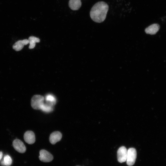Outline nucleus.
Wrapping results in <instances>:
<instances>
[{
	"instance_id": "obj_2",
	"label": "nucleus",
	"mask_w": 166,
	"mask_h": 166,
	"mask_svg": "<svg viewBox=\"0 0 166 166\" xmlns=\"http://www.w3.org/2000/svg\"><path fill=\"white\" fill-rule=\"evenodd\" d=\"M44 97L41 95H36L34 96L31 99V104L32 108L36 110L40 109L43 104Z\"/></svg>"
},
{
	"instance_id": "obj_5",
	"label": "nucleus",
	"mask_w": 166,
	"mask_h": 166,
	"mask_svg": "<svg viewBox=\"0 0 166 166\" xmlns=\"http://www.w3.org/2000/svg\"><path fill=\"white\" fill-rule=\"evenodd\" d=\"M39 160L42 162H49L52 161L53 159V156L49 152L44 149H42L40 151Z\"/></svg>"
},
{
	"instance_id": "obj_7",
	"label": "nucleus",
	"mask_w": 166,
	"mask_h": 166,
	"mask_svg": "<svg viewBox=\"0 0 166 166\" xmlns=\"http://www.w3.org/2000/svg\"><path fill=\"white\" fill-rule=\"evenodd\" d=\"M25 141L29 144H32L35 141V135L34 132L31 131L26 132L24 135Z\"/></svg>"
},
{
	"instance_id": "obj_6",
	"label": "nucleus",
	"mask_w": 166,
	"mask_h": 166,
	"mask_svg": "<svg viewBox=\"0 0 166 166\" xmlns=\"http://www.w3.org/2000/svg\"><path fill=\"white\" fill-rule=\"evenodd\" d=\"M13 146L14 149L19 153H24L26 151L25 146L23 142L19 139L14 140L13 142Z\"/></svg>"
},
{
	"instance_id": "obj_11",
	"label": "nucleus",
	"mask_w": 166,
	"mask_h": 166,
	"mask_svg": "<svg viewBox=\"0 0 166 166\" xmlns=\"http://www.w3.org/2000/svg\"><path fill=\"white\" fill-rule=\"evenodd\" d=\"M69 6L73 10H77L81 7V0H69Z\"/></svg>"
},
{
	"instance_id": "obj_9",
	"label": "nucleus",
	"mask_w": 166,
	"mask_h": 166,
	"mask_svg": "<svg viewBox=\"0 0 166 166\" xmlns=\"http://www.w3.org/2000/svg\"><path fill=\"white\" fill-rule=\"evenodd\" d=\"M29 43L28 39H25L20 40L16 42L13 46V49L16 51L21 50L25 45Z\"/></svg>"
},
{
	"instance_id": "obj_10",
	"label": "nucleus",
	"mask_w": 166,
	"mask_h": 166,
	"mask_svg": "<svg viewBox=\"0 0 166 166\" xmlns=\"http://www.w3.org/2000/svg\"><path fill=\"white\" fill-rule=\"evenodd\" d=\"M160 28V26L157 24H152L145 30V33L150 34H155L159 30Z\"/></svg>"
},
{
	"instance_id": "obj_4",
	"label": "nucleus",
	"mask_w": 166,
	"mask_h": 166,
	"mask_svg": "<svg viewBox=\"0 0 166 166\" xmlns=\"http://www.w3.org/2000/svg\"><path fill=\"white\" fill-rule=\"evenodd\" d=\"M128 150L124 146H121L119 148L117 151L118 161L120 163L124 162L126 161Z\"/></svg>"
},
{
	"instance_id": "obj_1",
	"label": "nucleus",
	"mask_w": 166,
	"mask_h": 166,
	"mask_svg": "<svg viewBox=\"0 0 166 166\" xmlns=\"http://www.w3.org/2000/svg\"><path fill=\"white\" fill-rule=\"evenodd\" d=\"M109 6L103 2H100L96 3L93 6L90 12V16L94 22L100 23L105 19Z\"/></svg>"
},
{
	"instance_id": "obj_17",
	"label": "nucleus",
	"mask_w": 166,
	"mask_h": 166,
	"mask_svg": "<svg viewBox=\"0 0 166 166\" xmlns=\"http://www.w3.org/2000/svg\"></svg>"
},
{
	"instance_id": "obj_12",
	"label": "nucleus",
	"mask_w": 166,
	"mask_h": 166,
	"mask_svg": "<svg viewBox=\"0 0 166 166\" xmlns=\"http://www.w3.org/2000/svg\"><path fill=\"white\" fill-rule=\"evenodd\" d=\"M28 40L30 44L29 46L30 49H33L35 46L36 43L39 42L40 41L39 38L34 36L30 37Z\"/></svg>"
},
{
	"instance_id": "obj_13",
	"label": "nucleus",
	"mask_w": 166,
	"mask_h": 166,
	"mask_svg": "<svg viewBox=\"0 0 166 166\" xmlns=\"http://www.w3.org/2000/svg\"><path fill=\"white\" fill-rule=\"evenodd\" d=\"M12 163V160L11 157L8 155H5L3 159L1 162V164L2 166H10Z\"/></svg>"
},
{
	"instance_id": "obj_3",
	"label": "nucleus",
	"mask_w": 166,
	"mask_h": 166,
	"mask_svg": "<svg viewBox=\"0 0 166 166\" xmlns=\"http://www.w3.org/2000/svg\"><path fill=\"white\" fill-rule=\"evenodd\" d=\"M136 151L135 148H131L128 150L126 162L128 166H132L134 165L136 161Z\"/></svg>"
},
{
	"instance_id": "obj_14",
	"label": "nucleus",
	"mask_w": 166,
	"mask_h": 166,
	"mask_svg": "<svg viewBox=\"0 0 166 166\" xmlns=\"http://www.w3.org/2000/svg\"><path fill=\"white\" fill-rule=\"evenodd\" d=\"M53 105L47 103L42 104L41 107L40 109L46 113H49L53 110Z\"/></svg>"
},
{
	"instance_id": "obj_8",
	"label": "nucleus",
	"mask_w": 166,
	"mask_h": 166,
	"mask_svg": "<svg viewBox=\"0 0 166 166\" xmlns=\"http://www.w3.org/2000/svg\"><path fill=\"white\" fill-rule=\"evenodd\" d=\"M61 133L59 131H54L50 135L49 140L50 143L54 144L57 142L60 141L61 139Z\"/></svg>"
},
{
	"instance_id": "obj_15",
	"label": "nucleus",
	"mask_w": 166,
	"mask_h": 166,
	"mask_svg": "<svg viewBox=\"0 0 166 166\" xmlns=\"http://www.w3.org/2000/svg\"><path fill=\"white\" fill-rule=\"evenodd\" d=\"M45 99L47 103L53 106L56 103V99L54 96L51 94H48L45 97Z\"/></svg>"
},
{
	"instance_id": "obj_16",
	"label": "nucleus",
	"mask_w": 166,
	"mask_h": 166,
	"mask_svg": "<svg viewBox=\"0 0 166 166\" xmlns=\"http://www.w3.org/2000/svg\"><path fill=\"white\" fill-rule=\"evenodd\" d=\"M2 156H3L2 152L0 151V160H1L2 158Z\"/></svg>"
}]
</instances>
